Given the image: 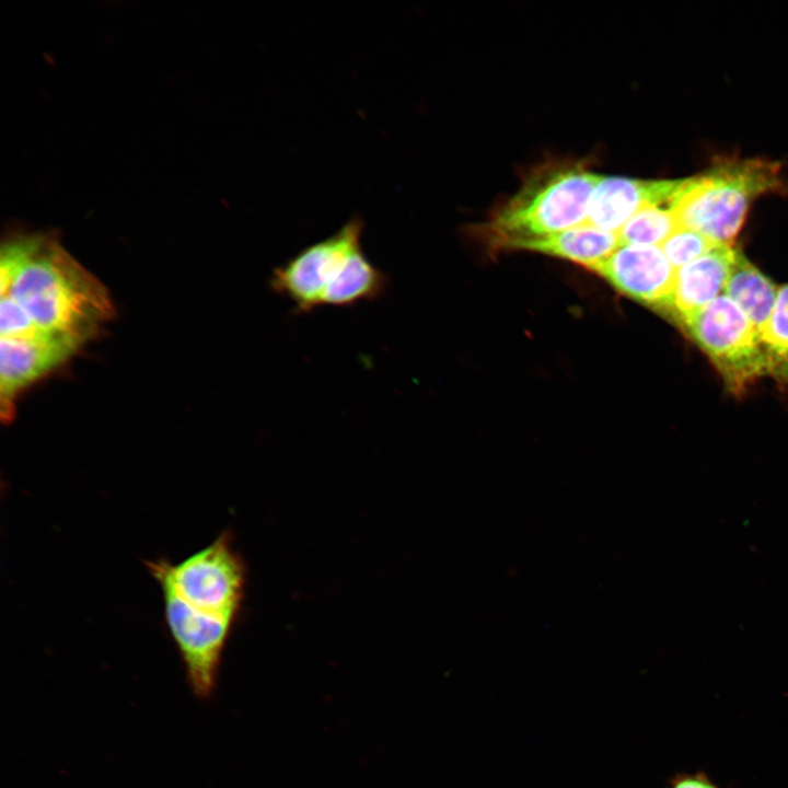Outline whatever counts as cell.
Instances as JSON below:
<instances>
[{
  "label": "cell",
  "mask_w": 788,
  "mask_h": 788,
  "mask_svg": "<svg viewBox=\"0 0 788 788\" xmlns=\"http://www.w3.org/2000/svg\"><path fill=\"white\" fill-rule=\"evenodd\" d=\"M682 328L709 357L732 393L742 394L757 379L770 374V351L746 314L726 294Z\"/></svg>",
  "instance_id": "6"
},
{
  "label": "cell",
  "mask_w": 788,
  "mask_h": 788,
  "mask_svg": "<svg viewBox=\"0 0 788 788\" xmlns=\"http://www.w3.org/2000/svg\"><path fill=\"white\" fill-rule=\"evenodd\" d=\"M360 218L317 241L271 271V291L292 304L296 314L318 308H350L382 298L390 285L385 271L364 254Z\"/></svg>",
  "instance_id": "3"
},
{
  "label": "cell",
  "mask_w": 788,
  "mask_h": 788,
  "mask_svg": "<svg viewBox=\"0 0 788 788\" xmlns=\"http://www.w3.org/2000/svg\"><path fill=\"white\" fill-rule=\"evenodd\" d=\"M601 176L578 162L556 161L536 167L484 224L490 245L509 250L520 241L587 224Z\"/></svg>",
  "instance_id": "4"
},
{
  "label": "cell",
  "mask_w": 788,
  "mask_h": 788,
  "mask_svg": "<svg viewBox=\"0 0 788 788\" xmlns=\"http://www.w3.org/2000/svg\"><path fill=\"white\" fill-rule=\"evenodd\" d=\"M681 179L601 176L590 200L588 224L617 232L636 212L651 205H669Z\"/></svg>",
  "instance_id": "9"
},
{
  "label": "cell",
  "mask_w": 788,
  "mask_h": 788,
  "mask_svg": "<svg viewBox=\"0 0 788 788\" xmlns=\"http://www.w3.org/2000/svg\"><path fill=\"white\" fill-rule=\"evenodd\" d=\"M621 245L617 232L582 224L541 237L520 241L509 250H523L567 259L589 268Z\"/></svg>",
  "instance_id": "11"
},
{
  "label": "cell",
  "mask_w": 788,
  "mask_h": 788,
  "mask_svg": "<svg viewBox=\"0 0 788 788\" xmlns=\"http://www.w3.org/2000/svg\"><path fill=\"white\" fill-rule=\"evenodd\" d=\"M3 296H11L38 329L80 345L114 315L105 286L51 235L31 234L27 254Z\"/></svg>",
  "instance_id": "2"
},
{
  "label": "cell",
  "mask_w": 788,
  "mask_h": 788,
  "mask_svg": "<svg viewBox=\"0 0 788 788\" xmlns=\"http://www.w3.org/2000/svg\"><path fill=\"white\" fill-rule=\"evenodd\" d=\"M787 190L778 162L718 157L702 174L681 178L669 206L680 228L729 245L741 230L750 204L767 193Z\"/></svg>",
  "instance_id": "5"
},
{
  "label": "cell",
  "mask_w": 788,
  "mask_h": 788,
  "mask_svg": "<svg viewBox=\"0 0 788 788\" xmlns=\"http://www.w3.org/2000/svg\"><path fill=\"white\" fill-rule=\"evenodd\" d=\"M588 269L624 296L671 315L676 269L660 246L621 244Z\"/></svg>",
  "instance_id": "7"
},
{
  "label": "cell",
  "mask_w": 788,
  "mask_h": 788,
  "mask_svg": "<svg viewBox=\"0 0 788 788\" xmlns=\"http://www.w3.org/2000/svg\"><path fill=\"white\" fill-rule=\"evenodd\" d=\"M81 345L57 334L35 331L0 338V403L3 420L14 413L16 394L73 355Z\"/></svg>",
  "instance_id": "8"
},
{
  "label": "cell",
  "mask_w": 788,
  "mask_h": 788,
  "mask_svg": "<svg viewBox=\"0 0 788 788\" xmlns=\"http://www.w3.org/2000/svg\"><path fill=\"white\" fill-rule=\"evenodd\" d=\"M770 374L776 376L780 382L788 384V350L784 354L773 356Z\"/></svg>",
  "instance_id": "18"
},
{
  "label": "cell",
  "mask_w": 788,
  "mask_h": 788,
  "mask_svg": "<svg viewBox=\"0 0 788 788\" xmlns=\"http://www.w3.org/2000/svg\"><path fill=\"white\" fill-rule=\"evenodd\" d=\"M737 251L719 244L676 269L671 317L681 326L725 290Z\"/></svg>",
  "instance_id": "10"
},
{
  "label": "cell",
  "mask_w": 788,
  "mask_h": 788,
  "mask_svg": "<svg viewBox=\"0 0 788 788\" xmlns=\"http://www.w3.org/2000/svg\"><path fill=\"white\" fill-rule=\"evenodd\" d=\"M667 788H721L706 773H677L670 778Z\"/></svg>",
  "instance_id": "17"
},
{
  "label": "cell",
  "mask_w": 788,
  "mask_h": 788,
  "mask_svg": "<svg viewBox=\"0 0 788 788\" xmlns=\"http://www.w3.org/2000/svg\"><path fill=\"white\" fill-rule=\"evenodd\" d=\"M719 244L695 230L679 228L660 247L670 264L679 269Z\"/></svg>",
  "instance_id": "14"
},
{
  "label": "cell",
  "mask_w": 788,
  "mask_h": 788,
  "mask_svg": "<svg viewBox=\"0 0 788 788\" xmlns=\"http://www.w3.org/2000/svg\"><path fill=\"white\" fill-rule=\"evenodd\" d=\"M148 568L161 589L165 622L186 681L196 696L208 698L241 605L243 563L222 534L178 563L159 559L149 561Z\"/></svg>",
  "instance_id": "1"
},
{
  "label": "cell",
  "mask_w": 788,
  "mask_h": 788,
  "mask_svg": "<svg viewBox=\"0 0 788 788\" xmlns=\"http://www.w3.org/2000/svg\"><path fill=\"white\" fill-rule=\"evenodd\" d=\"M758 334L773 356L788 350V285L778 290L773 312Z\"/></svg>",
  "instance_id": "15"
},
{
  "label": "cell",
  "mask_w": 788,
  "mask_h": 788,
  "mask_svg": "<svg viewBox=\"0 0 788 788\" xmlns=\"http://www.w3.org/2000/svg\"><path fill=\"white\" fill-rule=\"evenodd\" d=\"M680 228L674 211L667 205H651L636 212L617 231L621 244H661Z\"/></svg>",
  "instance_id": "13"
},
{
  "label": "cell",
  "mask_w": 788,
  "mask_h": 788,
  "mask_svg": "<svg viewBox=\"0 0 788 788\" xmlns=\"http://www.w3.org/2000/svg\"><path fill=\"white\" fill-rule=\"evenodd\" d=\"M723 292L740 306L760 332L773 312L778 291L770 279L737 251Z\"/></svg>",
  "instance_id": "12"
},
{
  "label": "cell",
  "mask_w": 788,
  "mask_h": 788,
  "mask_svg": "<svg viewBox=\"0 0 788 788\" xmlns=\"http://www.w3.org/2000/svg\"><path fill=\"white\" fill-rule=\"evenodd\" d=\"M38 329L23 308L11 297H1L0 335L1 337L20 336Z\"/></svg>",
  "instance_id": "16"
}]
</instances>
